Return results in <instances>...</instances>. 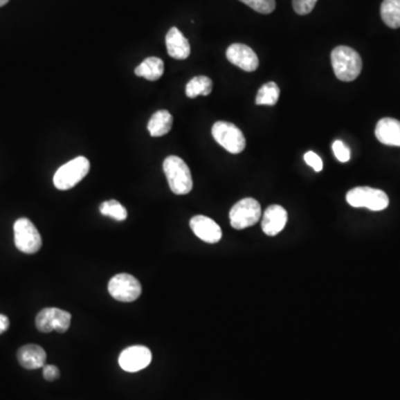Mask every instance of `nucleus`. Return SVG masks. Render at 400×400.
I'll return each instance as SVG.
<instances>
[{
  "mask_svg": "<svg viewBox=\"0 0 400 400\" xmlns=\"http://www.w3.org/2000/svg\"><path fill=\"white\" fill-rule=\"evenodd\" d=\"M331 65L336 77L341 82H354L363 69V60L355 49L338 46L331 51Z\"/></svg>",
  "mask_w": 400,
  "mask_h": 400,
  "instance_id": "1",
  "label": "nucleus"
},
{
  "mask_svg": "<svg viewBox=\"0 0 400 400\" xmlns=\"http://www.w3.org/2000/svg\"><path fill=\"white\" fill-rule=\"evenodd\" d=\"M164 172L172 192L175 194H187L192 192V172L186 163L177 157L170 156L165 159Z\"/></svg>",
  "mask_w": 400,
  "mask_h": 400,
  "instance_id": "2",
  "label": "nucleus"
},
{
  "mask_svg": "<svg viewBox=\"0 0 400 400\" xmlns=\"http://www.w3.org/2000/svg\"><path fill=\"white\" fill-rule=\"evenodd\" d=\"M91 163L84 156H79L60 167L54 176V185L60 190L73 188L88 175Z\"/></svg>",
  "mask_w": 400,
  "mask_h": 400,
  "instance_id": "3",
  "label": "nucleus"
},
{
  "mask_svg": "<svg viewBox=\"0 0 400 400\" xmlns=\"http://www.w3.org/2000/svg\"><path fill=\"white\" fill-rule=\"evenodd\" d=\"M347 203L356 208H367L372 212H381L389 205L386 192L370 187H356L346 194Z\"/></svg>",
  "mask_w": 400,
  "mask_h": 400,
  "instance_id": "4",
  "label": "nucleus"
},
{
  "mask_svg": "<svg viewBox=\"0 0 400 400\" xmlns=\"http://www.w3.org/2000/svg\"><path fill=\"white\" fill-rule=\"evenodd\" d=\"M15 245L25 254H36L42 248L43 240L36 226L27 218H19L14 224Z\"/></svg>",
  "mask_w": 400,
  "mask_h": 400,
  "instance_id": "5",
  "label": "nucleus"
},
{
  "mask_svg": "<svg viewBox=\"0 0 400 400\" xmlns=\"http://www.w3.org/2000/svg\"><path fill=\"white\" fill-rule=\"evenodd\" d=\"M262 216V207L254 198H244L230 209L229 219L233 228L237 230L256 225Z\"/></svg>",
  "mask_w": 400,
  "mask_h": 400,
  "instance_id": "6",
  "label": "nucleus"
},
{
  "mask_svg": "<svg viewBox=\"0 0 400 400\" xmlns=\"http://www.w3.org/2000/svg\"><path fill=\"white\" fill-rule=\"evenodd\" d=\"M212 134L215 140L230 154H240L246 148L245 136L236 125L227 122H215Z\"/></svg>",
  "mask_w": 400,
  "mask_h": 400,
  "instance_id": "7",
  "label": "nucleus"
},
{
  "mask_svg": "<svg viewBox=\"0 0 400 400\" xmlns=\"http://www.w3.org/2000/svg\"><path fill=\"white\" fill-rule=\"evenodd\" d=\"M108 291L118 302H133L139 298L143 288L138 279L128 273H118L110 279Z\"/></svg>",
  "mask_w": 400,
  "mask_h": 400,
  "instance_id": "8",
  "label": "nucleus"
},
{
  "mask_svg": "<svg viewBox=\"0 0 400 400\" xmlns=\"http://www.w3.org/2000/svg\"><path fill=\"white\" fill-rule=\"evenodd\" d=\"M71 324V315L58 308H45L36 317L37 329L42 333H66Z\"/></svg>",
  "mask_w": 400,
  "mask_h": 400,
  "instance_id": "9",
  "label": "nucleus"
},
{
  "mask_svg": "<svg viewBox=\"0 0 400 400\" xmlns=\"http://www.w3.org/2000/svg\"><path fill=\"white\" fill-rule=\"evenodd\" d=\"M152 359V352L147 347L131 346L122 350L118 361L125 372H137L148 367Z\"/></svg>",
  "mask_w": 400,
  "mask_h": 400,
  "instance_id": "10",
  "label": "nucleus"
},
{
  "mask_svg": "<svg viewBox=\"0 0 400 400\" xmlns=\"http://www.w3.org/2000/svg\"><path fill=\"white\" fill-rule=\"evenodd\" d=\"M226 56L231 64L249 73L256 71L260 66L256 53L249 46L244 44H233L229 46L226 51Z\"/></svg>",
  "mask_w": 400,
  "mask_h": 400,
  "instance_id": "11",
  "label": "nucleus"
},
{
  "mask_svg": "<svg viewBox=\"0 0 400 400\" xmlns=\"http://www.w3.org/2000/svg\"><path fill=\"white\" fill-rule=\"evenodd\" d=\"M190 228L194 231V234L205 243H218L223 237V231L219 225L203 215H198L190 219Z\"/></svg>",
  "mask_w": 400,
  "mask_h": 400,
  "instance_id": "12",
  "label": "nucleus"
},
{
  "mask_svg": "<svg viewBox=\"0 0 400 400\" xmlns=\"http://www.w3.org/2000/svg\"><path fill=\"white\" fill-rule=\"evenodd\" d=\"M288 215L285 208L279 205H271L266 209L262 217V230L267 236H276L287 224Z\"/></svg>",
  "mask_w": 400,
  "mask_h": 400,
  "instance_id": "13",
  "label": "nucleus"
},
{
  "mask_svg": "<svg viewBox=\"0 0 400 400\" xmlns=\"http://www.w3.org/2000/svg\"><path fill=\"white\" fill-rule=\"evenodd\" d=\"M166 46L168 55L178 60H187L190 55V45L177 27H172L166 35Z\"/></svg>",
  "mask_w": 400,
  "mask_h": 400,
  "instance_id": "14",
  "label": "nucleus"
},
{
  "mask_svg": "<svg viewBox=\"0 0 400 400\" xmlns=\"http://www.w3.org/2000/svg\"><path fill=\"white\" fill-rule=\"evenodd\" d=\"M376 138L387 146L400 147V122L394 118H383L375 129Z\"/></svg>",
  "mask_w": 400,
  "mask_h": 400,
  "instance_id": "15",
  "label": "nucleus"
},
{
  "mask_svg": "<svg viewBox=\"0 0 400 400\" xmlns=\"http://www.w3.org/2000/svg\"><path fill=\"white\" fill-rule=\"evenodd\" d=\"M18 361L26 370H38L45 366L47 355L38 345H26L17 352Z\"/></svg>",
  "mask_w": 400,
  "mask_h": 400,
  "instance_id": "16",
  "label": "nucleus"
},
{
  "mask_svg": "<svg viewBox=\"0 0 400 400\" xmlns=\"http://www.w3.org/2000/svg\"><path fill=\"white\" fill-rule=\"evenodd\" d=\"M174 118L168 110H158L148 122V131L152 137H161L170 133Z\"/></svg>",
  "mask_w": 400,
  "mask_h": 400,
  "instance_id": "17",
  "label": "nucleus"
},
{
  "mask_svg": "<svg viewBox=\"0 0 400 400\" xmlns=\"http://www.w3.org/2000/svg\"><path fill=\"white\" fill-rule=\"evenodd\" d=\"M164 62L157 57H148L136 68L135 73L138 77H144L147 80L155 82L164 75Z\"/></svg>",
  "mask_w": 400,
  "mask_h": 400,
  "instance_id": "18",
  "label": "nucleus"
},
{
  "mask_svg": "<svg viewBox=\"0 0 400 400\" xmlns=\"http://www.w3.org/2000/svg\"><path fill=\"white\" fill-rule=\"evenodd\" d=\"M381 19L392 29L400 28V0H383L381 7Z\"/></svg>",
  "mask_w": 400,
  "mask_h": 400,
  "instance_id": "19",
  "label": "nucleus"
},
{
  "mask_svg": "<svg viewBox=\"0 0 400 400\" xmlns=\"http://www.w3.org/2000/svg\"><path fill=\"white\" fill-rule=\"evenodd\" d=\"M212 91V79L206 76H197L190 80L186 86V95L189 98L197 96H208Z\"/></svg>",
  "mask_w": 400,
  "mask_h": 400,
  "instance_id": "20",
  "label": "nucleus"
},
{
  "mask_svg": "<svg viewBox=\"0 0 400 400\" xmlns=\"http://www.w3.org/2000/svg\"><path fill=\"white\" fill-rule=\"evenodd\" d=\"M280 89L276 82H267L260 87L257 93L256 104H265V106H275L278 102Z\"/></svg>",
  "mask_w": 400,
  "mask_h": 400,
  "instance_id": "21",
  "label": "nucleus"
},
{
  "mask_svg": "<svg viewBox=\"0 0 400 400\" xmlns=\"http://www.w3.org/2000/svg\"><path fill=\"white\" fill-rule=\"evenodd\" d=\"M99 210L104 216H108L117 221H124L127 219V209L122 206V203L117 200H108L104 201L99 207Z\"/></svg>",
  "mask_w": 400,
  "mask_h": 400,
  "instance_id": "22",
  "label": "nucleus"
},
{
  "mask_svg": "<svg viewBox=\"0 0 400 400\" xmlns=\"http://www.w3.org/2000/svg\"><path fill=\"white\" fill-rule=\"evenodd\" d=\"M260 14H271L276 8L275 0H239Z\"/></svg>",
  "mask_w": 400,
  "mask_h": 400,
  "instance_id": "23",
  "label": "nucleus"
},
{
  "mask_svg": "<svg viewBox=\"0 0 400 400\" xmlns=\"http://www.w3.org/2000/svg\"><path fill=\"white\" fill-rule=\"evenodd\" d=\"M318 0H293V10L298 15H308L313 12Z\"/></svg>",
  "mask_w": 400,
  "mask_h": 400,
  "instance_id": "24",
  "label": "nucleus"
},
{
  "mask_svg": "<svg viewBox=\"0 0 400 400\" xmlns=\"http://www.w3.org/2000/svg\"><path fill=\"white\" fill-rule=\"evenodd\" d=\"M334 154L340 163H347L350 159V150L341 140H336L333 144Z\"/></svg>",
  "mask_w": 400,
  "mask_h": 400,
  "instance_id": "25",
  "label": "nucleus"
},
{
  "mask_svg": "<svg viewBox=\"0 0 400 400\" xmlns=\"http://www.w3.org/2000/svg\"><path fill=\"white\" fill-rule=\"evenodd\" d=\"M304 161L308 166L313 167L316 172H322V161L320 159L316 152H308L304 154Z\"/></svg>",
  "mask_w": 400,
  "mask_h": 400,
  "instance_id": "26",
  "label": "nucleus"
},
{
  "mask_svg": "<svg viewBox=\"0 0 400 400\" xmlns=\"http://www.w3.org/2000/svg\"><path fill=\"white\" fill-rule=\"evenodd\" d=\"M43 375L46 381H54L60 377V372L54 365H45Z\"/></svg>",
  "mask_w": 400,
  "mask_h": 400,
  "instance_id": "27",
  "label": "nucleus"
},
{
  "mask_svg": "<svg viewBox=\"0 0 400 400\" xmlns=\"http://www.w3.org/2000/svg\"><path fill=\"white\" fill-rule=\"evenodd\" d=\"M9 328V319L7 316L0 313V335L7 331Z\"/></svg>",
  "mask_w": 400,
  "mask_h": 400,
  "instance_id": "28",
  "label": "nucleus"
},
{
  "mask_svg": "<svg viewBox=\"0 0 400 400\" xmlns=\"http://www.w3.org/2000/svg\"><path fill=\"white\" fill-rule=\"evenodd\" d=\"M9 0H0V7L5 6L6 3H8Z\"/></svg>",
  "mask_w": 400,
  "mask_h": 400,
  "instance_id": "29",
  "label": "nucleus"
}]
</instances>
